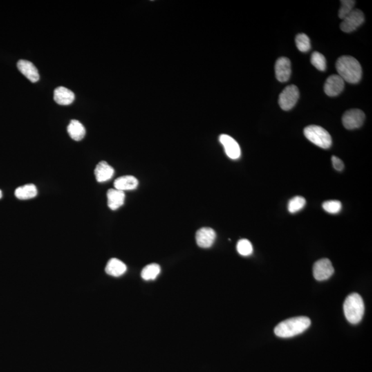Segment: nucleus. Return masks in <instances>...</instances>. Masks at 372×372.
<instances>
[{"mask_svg":"<svg viewBox=\"0 0 372 372\" xmlns=\"http://www.w3.org/2000/svg\"><path fill=\"white\" fill-rule=\"evenodd\" d=\"M161 272V268L160 265L157 263H151V264L146 265L145 268L142 271V278L145 281H151L155 280Z\"/></svg>","mask_w":372,"mask_h":372,"instance_id":"21","label":"nucleus"},{"mask_svg":"<svg viewBox=\"0 0 372 372\" xmlns=\"http://www.w3.org/2000/svg\"><path fill=\"white\" fill-rule=\"evenodd\" d=\"M16 197L20 200H28L35 197L37 195V189L34 184H26L17 187L15 191Z\"/></svg>","mask_w":372,"mask_h":372,"instance_id":"20","label":"nucleus"},{"mask_svg":"<svg viewBox=\"0 0 372 372\" xmlns=\"http://www.w3.org/2000/svg\"><path fill=\"white\" fill-rule=\"evenodd\" d=\"M335 272L332 262L328 259L319 260L314 263L313 267L314 277L317 281H326L330 279Z\"/></svg>","mask_w":372,"mask_h":372,"instance_id":"8","label":"nucleus"},{"mask_svg":"<svg viewBox=\"0 0 372 372\" xmlns=\"http://www.w3.org/2000/svg\"><path fill=\"white\" fill-rule=\"evenodd\" d=\"M67 131L70 137L77 142L82 140L86 135V128L82 123L75 119L70 121L68 126Z\"/></svg>","mask_w":372,"mask_h":372,"instance_id":"19","label":"nucleus"},{"mask_svg":"<svg viewBox=\"0 0 372 372\" xmlns=\"http://www.w3.org/2000/svg\"><path fill=\"white\" fill-rule=\"evenodd\" d=\"M344 80L339 75H332L327 79L324 91L330 97H337L344 89Z\"/></svg>","mask_w":372,"mask_h":372,"instance_id":"9","label":"nucleus"},{"mask_svg":"<svg viewBox=\"0 0 372 372\" xmlns=\"http://www.w3.org/2000/svg\"><path fill=\"white\" fill-rule=\"evenodd\" d=\"M311 325V321L308 317L291 318L280 323L274 329V333L281 338H291L301 335Z\"/></svg>","mask_w":372,"mask_h":372,"instance_id":"2","label":"nucleus"},{"mask_svg":"<svg viewBox=\"0 0 372 372\" xmlns=\"http://www.w3.org/2000/svg\"><path fill=\"white\" fill-rule=\"evenodd\" d=\"M220 143L223 145L225 153L229 158L237 160L241 157V152L237 142L232 137L227 135H221L219 137Z\"/></svg>","mask_w":372,"mask_h":372,"instance_id":"10","label":"nucleus"},{"mask_svg":"<svg viewBox=\"0 0 372 372\" xmlns=\"http://www.w3.org/2000/svg\"><path fill=\"white\" fill-rule=\"evenodd\" d=\"M138 184L139 182L137 179L135 178V177L131 176V175L121 177V178L117 179L114 182L115 189H119V190L123 191V192L136 189Z\"/></svg>","mask_w":372,"mask_h":372,"instance_id":"17","label":"nucleus"},{"mask_svg":"<svg viewBox=\"0 0 372 372\" xmlns=\"http://www.w3.org/2000/svg\"><path fill=\"white\" fill-rule=\"evenodd\" d=\"M332 164L334 168L338 171H342L344 169V164L339 157L333 156L332 157Z\"/></svg>","mask_w":372,"mask_h":372,"instance_id":"28","label":"nucleus"},{"mask_svg":"<svg viewBox=\"0 0 372 372\" xmlns=\"http://www.w3.org/2000/svg\"><path fill=\"white\" fill-rule=\"evenodd\" d=\"M306 204L305 198L301 196H294L290 200L288 205V209L290 213H296L299 212L305 207Z\"/></svg>","mask_w":372,"mask_h":372,"instance_id":"23","label":"nucleus"},{"mask_svg":"<svg viewBox=\"0 0 372 372\" xmlns=\"http://www.w3.org/2000/svg\"><path fill=\"white\" fill-rule=\"evenodd\" d=\"M108 205L112 210L122 207L125 201V193L117 189H110L107 192Z\"/></svg>","mask_w":372,"mask_h":372,"instance_id":"16","label":"nucleus"},{"mask_svg":"<svg viewBox=\"0 0 372 372\" xmlns=\"http://www.w3.org/2000/svg\"><path fill=\"white\" fill-rule=\"evenodd\" d=\"M311 63L314 67L321 71L326 70V59L320 52L315 51L312 54Z\"/></svg>","mask_w":372,"mask_h":372,"instance_id":"25","label":"nucleus"},{"mask_svg":"<svg viewBox=\"0 0 372 372\" xmlns=\"http://www.w3.org/2000/svg\"><path fill=\"white\" fill-rule=\"evenodd\" d=\"M18 70L31 82H37L39 79V75L35 65L29 61L19 60L17 62Z\"/></svg>","mask_w":372,"mask_h":372,"instance_id":"13","label":"nucleus"},{"mask_svg":"<svg viewBox=\"0 0 372 372\" xmlns=\"http://www.w3.org/2000/svg\"><path fill=\"white\" fill-rule=\"evenodd\" d=\"M215 231L210 227H202L196 233V241L198 246L208 248L214 243L216 239Z\"/></svg>","mask_w":372,"mask_h":372,"instance_id":"12","label":"nucleus"},{"mask_svg":"<svg viewBox=\"0 0 372 372\" xmlns=\"http://www.w3.org/2000/svg\"><path fill=\"white\" fill-rule=\"evenodd\" d=\"M2 197V192H1V189H0V198Z\"/></svg>","mask_w":372,"mask_h":372,"instance_id":"29","label":"nucleus"},{"mask_svg":"<svg viewBox=\"0 0 372 372\" xmlns=\"http://www.w3.org/2000/svg\"><path fill=\"white\" fill-rule=\"evenodd\" d=\"M305 137L316 146L323 149H330L332 146V137L330 133L321 126L311 125L304 129Z\"/></svg>","mask_w":372,"mask_h":372,"instance_id":"4","label":"nucleus"},{"mask_svg":"<svg viewBox=\"0 0 372 372\" xmlns=\"http://www.w3.org/2000/svg\"><path fill=\"white\" fill-rule=\"evenodd\" d=\"M356 1L353 0H343L341 1V7L339 10V17L344 19L354 10Z\"/></svg>","mask_w":372,"mask_h":372,"instance_id":"26","label":"nucleus"},{"mask_svg":"<svg viewBox=\"0 0 372 372\" xmlns=\"http://www.w3.org/2000/svg\"><path fill=\"white\" fill-rule=\"evenodd\" d=\"M75 94L68 88L59 86L54 91V100L57 104L68 106L75 100Z\"/></svg>","mask_w":372,"mask_h":372,"instance_id":"14","label":"nucleus"},{"mask_svg":"<svg viewBox=\"0 0 372 372\" xmlns=\"http://www.w3.org/2000/svg\"><path fill=\"white\" fill-rule=\"evenodd\" d=\"M299 98V88L295 85H289L279 95V104L283 111H290L297 104Z\"/></svg>","mask_w":372,"mask_h":372,"instance_id":"5","label":"nucleus"},{"mask_svg":"<svg viewBox=\"0 0 372 372\" xmlns=\"http://www.w3.org/2000/svg\"><path fill=\"white\" fill-rule=\"evenodd\" d=\"M236 250L241 256H250L253 252V247L252 243L247 239H241L236 245Z\"/></svg>","mask_w":372,"mask_h":372,"instance_id":"24","label":"nucleus"},{"mask_svg":"<svg viewBox=\"0 0 372 372\" xmlns=\"http://www.w3.org/2000/svg\"><path fill=\"white\" fill-rule=\"evenodd\" d=\"M323 208L327 212L330 214H338L340 212L342 209V204L339 201L337 200H332V201H325L323 203Z\"/></svg>","mask_w":372,"mask_h":372,"instance_id":"27","label":"nucleus"},{"mask_svg":"<svg viewBox=\"0 0 372 372\" xmlns=\"http://www.w3.org/2000/svg\"><path fill=\"white\" fill-rule=\"evenodd\" d=\"M365 16L364 12L359 9H354L341 23V29L345 32H352L357 30L364 23Z\"/></svg>","mask_w":372,"mask_h":372,"instance_id":"6","label":"nucleus"},{"mask_svg":"<svg viewBox=\"0 0 372 372\" xmlns=\"http://www.w3.org/2000/svg\"><path fill=\"white\" fill-rule=\"evenodd\" d=\"M345 316L352 324L360 323L364 317L365 305L360 294L352 293L346 298L343 305Z\"/></svg>","mask_w":372,"mask_h":372,"instance_id":"3","label":"nucleus"},{"mask_svg":"<svg viewBox=\"0 0 372 372\" xmlns=\"http://www.w3.org/2000/svg\"><path fill=\"white\" fill-rule=\"evenodd\" d=\"M292 69L290 59L282 57L277 59L275 64L276 77L280 82H288L290 78Z\"/></svg>","mask_w":372,"mask_h":372,"instance_id":"11","label":"nucleus"},{"mask_svg":"<svg viewBox=\"0 0 372 372\" xmlns=\"http://www.w3.org/2000/svg\"><path fill=\"white\" fill-rule=\"evenodd\" d=\"M115 171L112 166L104 161L99 162L95 169V176L99 183L107 182L113 178Z\"/></svg>","mask_w":372,"mask_h":372,"instance_id":"15","label":"nucleus"},{"mask_svg":"<svg viewBox=\"0 0 372 372\" xmlns=\"http://www.w3.org/2000/svg\"><path fill=\"white\" fill-rule=\"evenodd\" d=\"M338 73L341 78L350 84H357L362 78V68L360 63L351 56H342L336 63Z\"/></svg>","mask_w":372,"mask_h":372,"instance_id":"1","label":"nucleus"},{"mask_svg":"<svg viewBox=\"0 0 372 372\" xmlns=\"http://www.w3.org/2000/svg\"><path fill=\"white\" fill-rule=\"evenodd\" d=\"M365 119L366 115L361 110L351 109L344 113L342 122L346 129L355 130L363 126Z\"/></svg>","mask_w":372,"mask_h":372,"instance_id":"7","label":"nucleus"},{"mask_svg":"<svg viewBox=\"0 0 372 372\" xmlns=\"http://www.w3.org/2000/svg\"><path fill=\"white\" fill-rule=\"evenodd\" d=\"M105 270L108 275L118 277V276H122L123 274L125 273L126 270H127V267L124 262L116 259V258H113L108 262Z\"/></svg>","mask_w":372,"mask_h":372,"instance_id":"18","label":"nucleus"},{"mask_svg":"<svg viewBox=\"0 0 372 372\" xmlns=\"http://www.w3.org/2000/svg\"><path fill=\"white\" fill-rule=\"evenodd\" d=\"M295 42L298 49L301 52H306L311 48L310 38L305 33H300L297 35L296 37Z\"/></svg>","mask_w":372,"mask_h":372,"instance_id":"22","label":"nucleus"}]
</instances>
